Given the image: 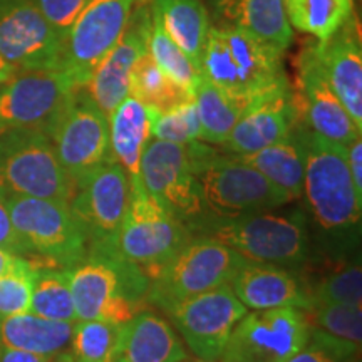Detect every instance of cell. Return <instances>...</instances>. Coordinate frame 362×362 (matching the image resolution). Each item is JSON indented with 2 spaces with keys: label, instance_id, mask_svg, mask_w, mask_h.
Listing matches in <instances>:
<instances>
[{
  "label": "cell",
  "instance_id": "obj_26",
  "mask_svg": "<svg viewBox=\"0 0 362 362\" xmlns=\"http://www.w3.org/2000/svg\"><path fill=\"white\" fill-rule=\"evenodd\" d=\"M72 329L74 322L44 319L33 312L4 317L0 319V346L52 357L69 349Z\"/></svg>",
  "mask_w": 362,
  "mask_h": 362
},
{
  "label": "cell",
  "instance_id": "obj_2",
  "mask_svg": "<svg viewBox=\"0 0 362 362\" xmlns=\"http://www.w3.org/2000/svg\"><path fill=\"white\" fill-rule=\"evenodd\" d=\"M284 52L233 25H210L203 49L202 78L247 107L272 93L291 88Z\"/></svg>",
  "mask_w": 362,
  "mask_h": 362
},
{
  "label": "cell",
  "instance_id": "obj_14",
  "mask_svg": "<svg viewBox=\"0 0 362 362\" xmlns=\"http://www.w3.org/2000/svg\"><path fill=\"white\" fill-rule=\"evenodd\" d=\"M248 309L228 284L180 302L166 312L185 346L194 356L218 362L235 325Z\"/></svg>",
  "mask_w": 362,
  "mask_h": 362
},
{
  "label": "cell",
  "instance_id": "obj_45",
  "mask_svg": "<svg viewBox=\"0 0 362 362\" xmlns=\"http://www.w3.org/2000/svg\"><path fill=\"white\" fill-rule=\"evenodd\" d=\"M49 362H76V359H74V356H72V352L67 349V351H62L54 357H51V361Z\"/></svg>",
  "mask_w": 362,
  "mask_h": 362
},
{
  "label": "cell",
  "instance_id": "obj_3",
  "mask_svg": "<svg viewBox=\"0 0 362 362\" xmlns=\"http://www.w3.org/2000/svg\"><path fill=\"white\" fill-rule=\"evenodd\" d=\"M187 148L200 185L205 220L237 218L257 211L277 210L291 203L264 175L238 156L230 153L220 155L200 141L188 143Z\"/></svg>",
  "mask_w": 362,
  "mask_h": 362
},
{
  "label": "cell",
  "instance_id": "obj_21",
  "mask_svg": "<svg viewBox=\"0 0 362 362\" xmlns=\"http://www.w3.org/2000/svg\"><path fill=\"white\" fill-rule=\"evenodd\" d=\"M230 287L240 302L250 310L297 307L309 310V293L292 270L274 264L245 260L230 280Z\"/></svg>",
  "mask_w": 362,
  "mask_h": 362
},
{
  "label": "cell",
  "instance_id": "obj_32",
  "mask_svg": "<svg viewBox=\"0 0 362 362\" xmlns=\"http://www.w3.org/2000/svg\"><path fill=\"white\" fill-rule=\"evenodd\" d=\"M146 52L161 67L163 72H166L176 84L187 89L193 96L194 88L202 79V72L193 64L192 59L165 34L160 24L151 17V12H149Z\"/></svg>",
  "mask_w": 362,
  "mask_h": 362
},
{
  "label": "cell",
  "instance_id": "obj_41",
  "mask_svg": "<svg viewBox=\"0 0 362 362\" xmlns=\"http://www.w3.org/2000/svg\"><path fill=\"white\" fill-rule=\"evenodd\" d=\"M347 166H349L352 181L357 192L362 194V134L352 139L346 146Z\"/></svg>",
  "mask_w": 362,
  "mask_h": 362
},
{
  "label": "cell",
  "instance_id": "obj_12",
  "mask_svg": "<svg viewBox=\"0 0 362 362\" xmlns=\"http://www.w3.org/2000/svg\"><path fill=\"white\" fill-rule=\"evenodd\" d=\"M57 160L72 183L111 160L107 116L78 88L47 131Z\"/></svg>",
  "mask_w": 362,
  "mask_h": 362
},
{
  "label": "cell",
  "instance_id": "obj_31",
  "mask_svg": "<svg viewBox=\"0 0 362 362\" xmlns=\"http://www.w3.org/2000/svg\"><path fill=\"white\" fill-rule=\"evenodd\" d=\"M30 312L44 319L78 322L72 304L67 269L35 262Z\"/></svg>",
  "mask_w": 362,
  "mask_h": 362
},
{
  "label": "cell",
  "instance_id": "obj_36",
  "mask_svg": "<svg viewBox=\"0 0 362 362\" xmlns=\"http://www.w3.org/2000/svg\"><path fill=\"white\" fill-rule=\"evenodd\" d=\"M200 119L193 99L165 112H153L151 136L161 141L188 144L200 141Z\"/></svg>",
  "mask_w": 362,
  "mask_h": 362
},
{
  "label": "cell",
  "instance_id": "obj_23",
  "mask_svg": "<svg viewBox=\"0 0 362 362\" xmlns=\"http://www.w3.org/2000/svg\"><path fill=\"white\" fill-rule=\"evenodd\" d=\"M153 111L134 96H126L107 116L110 153L123 166L131 187H141L139 163L151 136Z\"/></svg>",
  "mask_w": 362,
  "mask_h": 362
},
{
  "label": "cell",
  "instance_id": "obj_47",
  "mask_svg": "<svg viewBox=\"0 0 362 362\" xmlns=\"http://www.w3.org/2000/svg\"><path fill=\"white\" fill-rule=\"evenodd\" d=\"M136 2H139V4H148V2H151V0H136Z\"/></svg>",
  "mask_w": 362,
  "mask_h": 362
},
{
  "label": "cell",
  "instance_id": "obj_25",
  "mask_svg": "<svg viewBox=\"0 0 362 362\" xmlns=\"http://www.w3.org/2000/svg\"><path fill=\"white\" fill-rule=\"evenodd\" d=\"M151 17L200 69L210 21L202 0H151Z\"/></svg>",
  "mask_w": 362,
  "mask_h": 362
},
{
  "label": "cell",
  "instance_id": "obj_17",
  "mask_svg": "<svg viewBox=\"0 0 362 362\" xmlns=\"http://www.w3.org/2000/svg\"><path fill=\"white\" fill-rule=\"evenodd\" d=\"M297 90L296 99L300 111V119L322 138L347 146L352 139L362 134L330 88L315 44L300 51L296 62Z\"/></svg>",
  "mask_w": 362,
  "mask_h": 362
},
{
  "label": "cell",
  "instance_id": "obj_24",
  "mask_svg": "<svg viewBox=\"0 0 362 362\" xmlns=\"http://www.w3.org/2000/svg\"><path fill=\"white\" fill-rule=\"evenodd\" d=\"M218 16L226 25L238 27L285 52L293 33L284 0H216Z\"/></svg>",
  "mask_w": 362,
  "mask_h": 362
},
{
  "label": "cell",
  "instance_id": "obj_33",
  "mask_svg": "<svg viewBox=\"0 0 362 362\" xmlns=\"http://www.w3.org/2000/svg\"><path fill=\"white\" fill-rule=\"evenodd\" d=\"M121 325L106 320H78L72 329L69 351L81 362H112Z\"/></svg>",
  "mask_w": 362,
  "mask_h": 362
},
{
  "label": "cell",
  "instance_id": "obj_22",
  "mask_svg": "<svg viewBox=\"0 0 362 362\" xmlns=\"http://www.w3.org/2000/svg\"><path fill=\"white\" fill-rule=\"evenodd\" d=\"M188 357L173 324L156 312L139 310L121 325L112 362H178Z\"/></svg>",
  "mask_w": 362,
  "mask_h": 362
},
{
  "label": "cell",
  "instance_id": "obj_27",
  "mask_svg": "<svg viewBox=\"0 0 362 362\" xmlns=\"http://www.w3.org/2000/svg\"><path fill=\"white\" fill-rule=\"evenodd\" d=\"M238 156L248 166L265 176L274 187H277L288 202H297L304 193V155L296 131H292L282 141L270 144L260 151Z\"/></svg>",
  "mask_w": 362,
  "mask_h": 362
},
{
  "label": "cell",
  "instance_id": "obj_8",
  "mask_svg": "<svg viewBox=\"0 0 362 362\" xmlns=\"http://www.w3.org/2000/svg\"><path fill=\"white\" fill-rule=\"evenodd\" d=\"M131 188L133 193L123 225L115 242L104 248H112L151 280L193 233L183 221L165 210L143 185Z\"/></svg>",
  "mask_w": 362,
  "mask_h": 362
},
{
  "label": "cell",
  "instance_id": "obj_40",
  "mask_svg": "<svg viewBox=\"0 0 362 362\" xmlns=\"http://www.w3.org/2000/svg\"><path fill=\"white\" fill-rule=\"evenodd\" d=\"M0 248L33 260V257H30L29 250H27L24 242L21 240L19 233L13 228L11 214H8L7 208V200L2 193H0Z\"/></svg>",
  "mask_w": 362,
  "mask_h": 362
},
{
  "label": "cell",
  "instance_id": "obj_46",
  "mask_svg": "<svg viewBox=\"0 0 362 362\" xmlns=\"http://www.w3.org/2000/svg\"><path fill=\"white\" fill-rule=\"evenodd\" d=\"M178 362H208V361H203L200 357H194V359H188V357H185V359H181Z\"/></svg>",
  "mask_w": 362,
  "mask_h": 362
},
{
  "label": "cell",
  "instance_id": "obj_1",
  "mask_svg": "<svg viewBox=\"0 0 362 362\" xmlns=\"http://www.w3.org/2000/svg\"><path fill=\"white\" fill-rule=\"evenodd\" d=\"M293 131L304 155L302 198L310 220L344 255L359 245L362 221V194L352 181L346 146L314 133L302 119Z\"/></svg>",
  "mask_w": 362,
  "mask_h": 362
},
{
  "label": "cell",
  "instance_id": "obj_29",
  "mask_svg": "<svg viewBox=\"0 0 362 362\" xmlns=\"http://www.w3.org/2000/svg\"><path fill=\"white\" fill-rule=\"evenodd\" d=\"M292 29L325 42L354 16V0H284Z\"/></svg>",
  "mask_w": 362,
  "mask_h": 362
},
{
  "label": "cell",
  "instance_id": "obj_39",
  "mask_svg": "<svg viewBox=\"0 0 362 362\" xmlns=\"http://www.w3.org/2000/svg\"><path fill=\"white\" fill-rule=\"evenodd\" d=\"M34 6L45 17V21L66 39L76 17L83 11L88 0H33Z\"/></svg>",
  "mask_w": 362,
  "mask_h": 362
},
{
  "label": "cell",
  "instance_id": "obj_30",
  "mask_svg": "<svg viewBox=\"0 0 362 362\" xmlns=\"http://www.w3.org/2000/svg\"><path fill=\"white\" fill-rule=\"evenodd\" d=\"M129 94L139 99L153 112L170 111L178 104L193 99L187 89L181 88L166 72H163L148 52H144L134 62L131 71Z\"/></svg>",
  "mask_w": 362,
  "mask_h": 362
},
{
  "label": "cell",
  "instance_id": "obj_37",
  "mask_svg": "<svg viewBox=\"0 0 362 362\" xmlns=\"http://www.w3.org/2000/svg\"><path fill=\"white\" fill-rule=\"evenodd\" d=\"M34 265L35 260H30L21 269L0 275V319L30 312Z\"/></svg>",
  "mask_w": 362,
  "mask_h": 362
},
{
  "label": "cell",
  "instance_id": "obj_15",
  "mask_svg": "<svg viewBox=\"0 0 362 362\" xmlns=\"http://www.w3.org/2000/svg\"><path fill=\"white\" fill-rule=\"evenodd\" d=\"M136 0H88L64 39L62 69L78 88L111 51L128 25Z\"/></svg>",
  "mask_w": 362,
  "mask_h": 362
},
{
  "label": "cell",
  "instance_id": "obj_13",
  "mask_svg": "<svg viewBox=\"0 0 362 362\" xmlns=\"http://www.w3.org/2000/svg\"><path fill=\"white\" fill-rule=\"evenodd\" d=\"M131 181L123 166L107 160L74 185L69 206L89 240V252L110 247L128 211Z\"/></svg>",
  "mask_w": 362,
  "mask_h": 362
},
{
  "label": "cell",
  "instance_id": "obj_16",
  "mask_svg": "<svg viewBox=\"0 0 362 362\" xmlns=\"http://www.w3.org/2000/svg\"><path fill=\"white\" fill-rule=\"evenodd\" d=\"M64 37L33 0H0V57L13 69H62Z\"/></svg>",
  "mask_w": 362,
  "mask_h": 362
},
{
  "label": "cell",
  "instance_id": "obj_34",
  "mask_svg": "<svg viewBox=\"0 0 362 362\" xmlns=\"http://www.w3.org/2000/svg\"><path fill=\"white\" fill-rule=\"evenodd\" d=\"M307 312L310 329H317L337 341L361 349L362 344V305L320 304Z\"/></svg>",
  "mask_w": 362,
  "mask_h": 362
},
{
  "label": "cell",
  "instance_id": "obj_38",
  "mask_svg": "<svg viewBox=\"0 0 362 362\" xmlns=\"http://www.w3.org/2000/svg\"><path fill=\"white\" fill-rule=\"evenodd\" d=\"M361 349L310 329L309 341L285 362H356Z\"/></svg>",
  "mask_w": 362,
  "mask_h": 362
},
{
  "label": "cell",
  "instance_id": "obj_42",
  "mask_svg": "<svg viewBox=\"0 0 362 362\" xmlns=\"http://www.w3.org/2000/svg\"><path fill=\"white\" fill-rule=\"evenodd\" d=\"M54 357V356H52ZM51 357L34 354V352L8 349L0 346V362H49Z\"/></svg>",
  "mask_w": 362,
  "mask_h": 362
},
{
  "label": "cell",
  "instance_id": "obj_10",
  "mask_svg": "<svg viewBox=\"0 0 362 362\" xmlns=\"http://www.w3.org/2000/svg\"><path fill=\"white\" fill-rule=\"evenodd\" d=\"M309 336V317L297 307L247 312L218 362H285L305 346Z\"/></svg>",
  "mask_w": 362,
  "mask_h": 362
},
{
  "label": "cell",
  "instance_id": "obj_18",
  "mask_svg": "<svg viewBox=\"0 0 362 362\" xmlns=\"http://www.w3.org/2000/svg\"><path fill=\"white\" fill-rule=\"evenodd\" d=\"M148 29L149 11L146 4L138 2V7L131 12L124 33L83 86L86 94L106 116H110L117 104L129 96L131 71L134 62L146 52Z\"/></svg>",
  "mask_w": 362,
  "mask_h": 362
},
{
  "label": "cell",
  "instance_id": "obj_28",
  "mask_svg": "<svg viewBox=\"0 0 362 362\" xmlns=\"http://www.w3.org/2000/svg\"><path fill=\"white\" fill-rule=\"evenodd\" d=\"M193 103L200 119V141L215 146H223L233 126L247 110L245 104L203 78L194 88Z\"/></svg>",
  "mask_w": 362,
  "mask_h": 362
},
{
  "label": "cell",
  "instance_id": "obj_44",
  "mask_svg": "<svg viewBox=\"0 0 362 362\" xmlns=\"http://www.w3.org/2000/svg\"><path fill=\"white\" fill-rule=\"evenodd\" d=\"M12 72H13V67L11 64H7V62L0 57V86L6 83L7 78L12 74Z\"/></svg>",
  "mask_w": 362,
  "mask_h": 362
},
{
  "label": "cell",
  "instance_id": "obj_35",
  "mask_svg": "<svg viewBox=\"0 0 362 362\" xmlns=\"http://www.w3.org/2000/svg\"><path fill=\"white\" fill-rule=\"evenodd\" d=\"M310 307L320 304L362 305V269L361 260L339 265L327 272L317 282L314 291H309Z\"/></svg>",
  "mask_w": 362,
  "mask_h": 362
},
{
  "label": "cell",
  "instance_id": "obj_7",
  "mask_svg": "<svg viewBox=\"0 0 362 362\" xmlns=\"http://www.w3.org/2000/svg\"><path fill=\"white\" fill-rule=\"evenodd\" d=\"M0 193L71 202L74 183L59 163L47 133L40 129L0 133Z\"/></svg>",
  "mask_w": 362,
  "mask_h": 362
},
{
  "label": "cell",
  "instance_id": "obj_4",
  "mask_svg": "<svg viewBox=\"0 0 362 362\" xmlns=\"http://www.w3.org/2000/svg\"><path fill=\"white\" fill-rule=\"evenodd\" d=\"M193 235L220 240L248 262L298 269L309 260V220L298 210L257 211L228 220H205Z\"/></svg>",
  "mask_w": 362,
  "mask_h": 362
},
{
  "label": "cell",
  "instance_id": "obj_11",
  "mask_svg": "<svg viewBox=\"0 0 362 362\" xmlns=\"http://www.w3.org/2000/svg\"><path fill=\"white\" fill-rule=\"evenodd\" d=\"M139 176L143 188L194 233L205 220V210L187 144L149 139Z\"/></svg>",
  "mask_w": 362,
  "mask_h": 362
},
{
  "label": "cell",
  "instance_id": "obj_19",
  "mask_svg": "<svg viewBox=\"0 0 362 362\" xmlns=\"http://www.w3.org/2000/svg\"><path fill=\"white\" fill-rule=\"evenodd\" d=\"M300 119L292 86L272 93L247 107L233 126L223 148L230 155H248L282 141Z\"/></svg>",
  "mask_w": 362,
  "mask_h": 362
},
{
  "label": "cell",
  "instance_id": "obj_43",
  "mask_svg": "<svg viewBox=\"0 0 362 362\" xmlns=\"http://www.w3.org/2000/svg\"><path fill=\"white\" fill-rule=\"evenodd\" d=\"M29 262L30 260L25 259V257L16 255V253L0 248V275H6L8 272L21 269V267L27 265Z\"/></svg>",
  "mask_w": 362,
  "mask_h": 362
},
{
  "label": "cell",
  "instance_id": "obj_6",
  "mask_svg": "<svg viewBox=\"0 0 362 362\" xmlns=\"http://www.w3.org/2000/svg\"><path fill=\"white\" fill-rule=\"evenodd\" d=\"M13 228L30 257L69 269L89 255V240L69 203L49 198L6 197Z\"/></svg>",
  "mask_w": 362,
  "mask_h": 362
},
{
  "label": "cell",
  "instance_id": "obj_48",
  "mask_svg": "<svg viewBox=\"0 0 362 362\" xmlns=\"http://www.w3.org/2000/svg\"><path fill=\"white\" fill-rule=\"evenodd\" d=\"M76 362H81V361H76Z\"/></svg>",
  "mask_w": 362,
  "mask_h": 362
},
{
  "label": "cell",
  "instance_id": "obj_20",
  "mask_svg": "<svg viewBox=\"0 0 362 362\" xmlns=\"http://www.w3.org/2000/svg\"><path fill=\"white\" fill-rule=\"evenodd\" d=\"M330 88L362 129V45L359 21L354 16L325 42L315 44Z\"/></svg>",
  "mask_w": 362,
  "mask_h": 362
},
{
  "label": "cell",
  "instance_id": "obj_9",
  "mask_svg": "<svg viewBox=\"0 0 362 362\" xmlns=\"http://www.w3.org/2000/svg\"><path fill=\"white\" fill-rule=\"evenodd\" d=\"M78 89L64 69H13L0 86V133L40 129L47 133Z\"/></svg>",
  "mask_w": 362,
  "mask_h": 362
},
{
  "label": "cell",
  "instance_id": "obj_5",
  "mask_svg": "<svg viewBox=\"0 0 362 362\" xmlns=\"http://www.w3.org/2000/svg\"><path fill=\"white\" fill-rule=\"evenodd\" d=\"M243 262V257L220 240L193 235L149 280L146 302L168 312L187 298L230 284Z\"/></svg>",
  "mask_w": 362,
  "mask_h": 362
}]
</instances>
